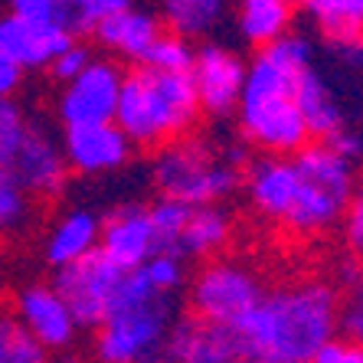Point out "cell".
Listing matches in <instances>:
<instances>
[{"mask_svg": "<svg viewBox=\"0 0 363 363\" xmlns=\"http://www.w3.org/2000/svg\"><path fill=\"white\" fill-rule=\"evenodd\" d=\"M311 40L285 33L259 46V56L245 62L236 118L242 138L262 154H295L311 141L301 111L295 105V85L311 66Z\"/></svg>", "mask_w": 363, "mask_h": 363, "instance_id": "6da1fadb", "label": "cell"}, {"mask_svg": "<svg viewBox=\"0 0 363 363\" xmlns=\"http://www.w3.org/2000/svg\"><path fill=\"white\" fill-rule=\"evenodd\" d=\"M337 291L328 281H298L265 291L233 328L239 363H311L337 334Z\"/></svg>", "mask_w": 363, "mask_h": 363, "instance_id": "7a4b0ae2", "label": "cell"}, {"mask_svg": "<svg viewBox=\"0 0 363 363\" xmlns=\"http://www.w3.org/2000/svg\"><path fill=\"white\" fill-rule=\"evenodd\" d=\"M177 321V291H157L141 269L121 272L108 314L95 324L99 363H170L167 334Z\"/></svg>", "mask_w": 363, "mask_h": 363, "instance_id": "3957f363", "label": "cell"}, {"mask_svg": "<svg viewBox=\"0 0 363 363\" xmlns=\"http://www.w3.org/2000/svg\"><path fill=\"white\" fill-rule=\"evenodd\" d=\"M200 101L190 72H161L141 66L121 79L115 125L138 147H161L196 128Z\"/></svg>", "mask_w": 363, "mask_h": 363, "instance_id": "277c9868", "label": "cell"}, {"mask_svg": "<svg viewBox=\"0 0 363 363\" xmlns=\"http://www.w3.org/2000/svg\"><path fill=\"white\" fill-rule=\"evenodd\" d=\"M151 180L161 196L180 200L186 206H203L236 194L242 186V167L229 161L226 151L184 135L157 147Z\"/></svg>", "mask_w": 363, "mask_h": 363, "instance_id": "5b68a950", "label": "cell"}, {"mask_svg": "<svg viewBox=\"0 0 363 363\" xmlns=\"http://www.w3.org/2000/svg\"><path fill=\"white\" fill-rule=\"evenodd\" d=\"M265 295L262 281L252 269L239 262H210L190 281V308L200 318L220 324H236L252 304Z\"/></svg>", "mask_w": 363, "mask_h": 363, "instance_id": "8992f818", "label": "cell"}, {"mask_svg": "<svg viewBox=\"0 0 363 363\" xmlns=\"http://www.w3.org/2000/svg\"><path fill=\"white\" fill-rule=\"evenodd\" d=\"M118 281L121 269H115L99 249L76 259V262L60 265L52 275V288L60 291V298L66 301L79 328H95L108 314Z\"/></svg>", "mask_w": 363, "mask_h": 363, "instance_id": "52a82bcc", "label": "cell"}, {"mask_svg": "<svg viewBox=\"0 0 363 363\" xmlns=\"http://www.w3.org/2000/svg\"><path fill=\"white\" fill-rule=\"evenodd\" d=\"M121 79H125V72L118 62L92 56L76 79L62 82V92L56 99V118L62 121V128L115 121Z\"/></svg>", "mask_w": 363, "mask_h": 363, "instance_id": "ba28073f", "label": "cell"}, {"mask_svg": "<svg viewBox=\"0 0 363 363\" xmlns=\"http://www.w3.org/2000/svg\"><path fill=\"white\" fill-rule=\"evenodd\" d=\"M7 167L13 170V177L23 184V190L30 196L56 200L66 190L69 164L62 157L60 138L52 135L46 125H30L26 121V131L20 138L17 151H13Z\"/></svg>", "mask_w": 363, "mask_h": 363, "instance_id": "9c48e42d", "label": "cell"}, {"mask_svg": "<svg viewBox=\"0 0 363 363\" xmlns=\"http://www.w3.org/2000/svg\"><path fill=\"white\" fill-rule=\"evenodd\" d=\"M242 76H245V62L236 50H229L223 43L200 46L194 52V66H190V79H194L200 111H206L210 118L236 115Z\"/></svg>", "mask_w": 363, "mask_h": 363, "instance_id": "30bf717a", "label": "cell"}, {"mask_svg": "<svg viewBox=\"0 0 363 363\" xmlns=\"http://www.w3.org/2000/svg\"><path fill=\"white\" fill-rule=\"evenodd\" d=\"M62 157L69 170H76L82 177H105L115 170L131 164L135 144L128 141L115 121H101V125H72L62 135Z\"/></svg>", "mask_w": 363, "mask_h": 363, "instance_id": "8fae6325", "label": "cell"}, {"mask_svg": "<svg viewBox=\"0 0 363 363\" xmlns=\"http://www.w3.org/2000/svg\"><path fill=\"white\" fill-rule=\"evenodd\" d=\"M13 314L50 354L69 350L79 337V324L72 311L66 308L60 291L46 281H30L20 288L17 301H13Z\"/></svg>", "mask_w": 363, "mask_h": 363, "instance_id": "7c38bea8", "label": "cell"}, {"mask_svg": "<svg viewBox=\"0 0 363 363\" xmlns=\"http://www.w3.org/2000/svg\"><path fill=\"white\" fill-rule=\"evenodd\" d=\"M99 252L121 272L141 269L157 252V239H154L151 220H147V206L128 203V206L111 210L108 220L99 223Z\"/></svg>", "mask_w": 363, "mask_h": 363, "instance_id": "4fadbf2b", "label": "cell"}, {"mask_svg": "<svg viewBox=\"0 0 363 363\" xmlns=\"http://www.w3.org/2000/svg\"><path fill=\"white\" fill-rule=\"evenodd\" d=\"M170 363H239V337L233 324L210 318H177L167 334Z\"/></svg>", "mask_w": 363, "mask_h": 363, "instance_id": "5bb4252c", "label": "cell"}, {"mask_svg": "<svg viewBox=\"0 0 363 363\" xmlns=\"http://www.w3.org/2000/svg\"><path fill=\"white\" fill-rule=\"evenodd\" d=\"M72 43L66 23H26L20 17H0V50L20 69H50V62Z\"/></svg>", "mask_w": 363, "mask_h": 363, "instance_id": "9a60e30c", "label": "cell"}, {"mask_svg": "<svg viewBox=\"0 0 363 363\" xmlns=\"http://www.w3.org/2000/svg\"><path fill=\"white\" fill-rule=\"evenodd\" d=\"M298 184H301V174H298L291 154H265L262 161H255L249 167L245 194L265 220L281 223L295 203Z\"/></svg>", "mask_w": 363, "mask_h": 363, "instance_id": "2e32d148", "label": "cell"}, {"mask_svg": "<svg viewBox=\"0 0 363 363\" xmlns=\"http://www.w3.org/2000/svg\"><path fill=\"white\" fill-rule=\"evenodd\" d=\"M295 105L314 141H328V138L337 135L340 128H347L344 99H340V92L321 69L308 66L301 72V79L295 85Z\"/></svg>", "mask_w": 363, "mask_h": 363, "instance_id": "e0dca14e", "label": "cell"}, {"mask_svg": "<svg viewBox=\"0 0 363 363\" xmlns=\"http://www.w3.org/2000/svg\"><path fill=\"white\" fill-rule=\"evenodd\" d=\"M92 33L108 52H118L121 60H128V62H144L147 50H151L154 40H157L164 30H161V20L154 17V13H147V10L131 4V7L105 17Z\"/></svg>", "mask_w": 363, "mask_h": 363, "instance_id": "ac0fdd59", "label": "cell"}, {"mask_svg": "<svg viewBox=\"0 0 363 363\" xmlns=\"http://www.w3.org/2000/svg\"><path fill=\"white\" fill-rule=\"evenodd\" d=\"M99 216L92 210H69L62 213L60 220L50 226L46 233V242H43V255H46V265L60 269L82 259V255L95 252L99 249Z\"/></svg>", "mask_w": 363, "mask_h": 363, "instance_id": "d6986e66", "label": "cell"}, {"mask_svg": "<svg viewBox=\"0 0 363 363\" xmlns=\"http://www.w3.org/2000/svg\"><path fill=\"white\" fill-rule=\"evenodd\" d=\"M229 239H233L229 213L220 210V203H203V206H190V216H186L174 252L186 259H210L220 249H226Z\"/></svg>", "mask_w": 363, "mask_h": 363, "instance_id": "ffe728a7", "label": "cell"}, {"mask_svg": "<svg viewBox=\"0 0 363 363\" xmlns=\"http://www.w3.org/2000/svg\"><path fill=\"white\" fill-rule=\"evenodd\" d=\"M295 0H236V30L249 46H265L291 33Z\"/></svg>", "mask_w": 363, "mask_h": 363, "instance_id": "44dd1931", "label": "cell"}, {"mask_svg": "<svg viewBox=\"0 0 363 363\" xmlns=\"http://www.w3.org/2000/svg\"><path fill=\"white\" fill-rule=\"evenodd\" d=\"M298 7L334 46H360L363 0H298Z\"/></svg>", "mask_w": 363, "mask_h": 363, "instance_id": "7402d4cb", "label": "cell"}, {"mask_svg": "<svg viewBox=\"0 0 363 363\" xmlns=\"http://www.w3.org/2000/svg\"><path fill=\"white\" fill-rule=\"evenodd\" d=\"M229 0H161V20L184 40H206L223 26Z\"/></svg>", "mask_w": 363, "mask_h": 363, "instance_id": "603a6c76", "label": "cell"}, {"mask_svg": "<svg viewBox=\"0 0 363 363\" xmlns=\"http://www.w3.org/2000/svg\"><path fill=\"white\" fill-rule=\"evenodd\" d=\"M0 363H52V354L17 321L13 311H0Z\"/></svg>", "mask_w": 363, "mask_h": 363, "instance_id": "cb8c5ba5", "label": "cell"}, {"mask_svg": "<svg viewBox=\"0 0 363 363\" xmlns=\"http://www.w3.org/2000/svg\"><path fill=\"white\" fill-rule=\"evenodd\" d=\"M30 216H33V196L26 194L7 164H0V236L20 233Z\"/></svg>", "mask_w": 363, "mask_h": 363, "instance_id": "d4e9b609", "label": "cell"}, {"mask_svg": "<svg viewBox=\"0 0 363 363\" xmlns=\"http://www.w3.org/2000/svg\"><path fill=\"white\" fill-rule=\"evenodd\" d=\"M186 216H190V206L180 200H170V196H161L154 206H147V220H151L157 249H167V252L177 249V239L184 233Z\"/></svg>", "mask_w": 363, "mask_h": 363, "instance_id": "484cf974", "label": "cell"}, {"mask_svg": "<svg viewBox=\"0 0 363 363\" xmlns=\"http://www.w3.org/2000/svg\"><path fill=\"white\" fill-rule=\"evenodd\" d=\"M194 43L184 40L177 33H161L154 40V46L147 50L141 66H151V69H161V72H190L194 66Z\"/></svg>", "mask_w": 363, "mask_h": 363, "instance_id": "4316f807", "label": "cell"}, {"mask_svg": "<svg viewBox=\"0 0 363 363\" xmlns=\"http://www.w3.org/2000/svg\"><path fill=\"white\" fill-rule=\"evenodd\" d=\"M131 4H135V0H66V26L72 33H76V30L92 33L105 17L131 7Z\"/></svg>", "mask_w": 363, "mask_h": 363, "instance_id": "83f0119b", "label": "cell"}, {"mask_svg": "<svg viewBox=\"0 0 363 363\" xmlns=\"http://www.w3.org/2000/svg\"><path fill=\"white\" fill-rule=\"evenodd\" d=\"M141 275L151 281V288L157 291H177L184 285V265H180L177 252H167V249H157V252L141 265Z\"/></svg>", "mask_w": 363, "mask_h": 363, "instance_id": "f1b7e54d", "label": "cell"}, {"mask_svg": "<svg viewBox=\"0 0 363 363\" xmlns=\"http://www.w3.org/2000/svg\"><path fill=\"white\" fill-rule=\"evenodd\" d=\"M26 131V115L13 95H0V164H10L20 138Z\"/></svg>", "mask_w": 363, "mask_h": 363, "instance_id": "f546056e", "label": "cell"}, {"mask_svg": "<svg viewBox=\"0 0 363 363\" xmlns=\"http://www.w3.org/2000/svg\"><path fill=\"white\" fill-rule=\"evenodd\" d=\"M7 13L26 23H66L62 0H7Z\"/></svg>", "mask_w": 363, "mask_h": 363, "instance_id": "4dcf8cb0", "label": "cell"}, {"mask_svg": "<svg viewBox=\"0 0 363 363\" xmlns=\"http://www.w3.org/2000/svg\"><path fill=\"white\" fill-rule=\"evenodd\" d=\"M89 60H92V50L72 40L66 50H62L60 56L50 62V72H52V79H56V82H69V79H76L79 72H82Z\"/></svg>", "mask_w": 363, "mask_h": 363, "instance_id": "1f68e13d", "label": "cell"}, {"mask_svg": "<svg viewBox=\"0 0 363 363\" xmlns=\"http://www.w3.org/2000/svg\"><path fill=\"white\" fill-rule=\"evenodd\" d=\"M311 363H363V350L360 340H347V337H334L324 340L318 350H314Z\"/></svg>", "mask_w": 363, "mask_h": 363, "instance_id": "d6a6232c", "label": "cell"}, {"mask_svg": "<svg viewBox=\"0 0 363 363\" xmlns=\"http://www.w3.org/2000/svg\"><path fill=\"white\" fill-rule=\"evenodd\" d=\"M337 330H344L347 340L363 337V304H360V288L350 291V301L337 304Z\"/></svg>", "mask_w": 363, "mask_h": 363, "instance_id": "836d02e7", "label": "cell"}, {"mask_svg": "<svg viewBox=\"0 0 363 363\" xmlns=\"http://www.w3.org/2000/svg\"><path fill=\"white\" fill-rule=\"evenodd\" d=\"M328 144L340 154V157H347L350 164L360 161V147H363V141H360V131H354V128H340V131H337L334 138H328Z\"/></svg>", "mask_w": 363, "mask_h": 363, "instance_id": "e575fe53", "label": "cell"}, {"mask_svg": "<svg viewBox=\"0 0 363 363\" xmlns=\"http://www.w3.org/2000/svg\"><path fill=\"white\" fill-rule=\"evenodd\" d=\"M344 220V239H347V245L354 249V252H360V245H363V206L360 203H350L347 206V213L340 216Z\"/></svg>", "mask_w": 363, "mask_h": 363, "instance_id": "d590c367", "label": "cell"}, {"mask_svg": "<svg viewBox=\"0 0 363 363\" xmlns=\"http://www.w3.org/2000/svg\"><path fill=\"white\" fill-rule=\"evenodd\" d=\"M23 85V69L0 50V95H13Z\"/></svg>", "mask_w": 363, "mask_h": 363, "instance_id": "8d00e7d4", "label": "cell"}, {"mask_svg": "<svg viewBox=\"0 0 363 363\" xmlns=\"http://www.w3.org/2000/svg\"><path fill=\"white\" fill-rule=\"evenodd\" d=\"M62 10H66V0H62Z\"/></svg>", "mask_w": 363, "mask_h": 363, "instance_id": "74e56055", "label": "cell"}]
</instances>
